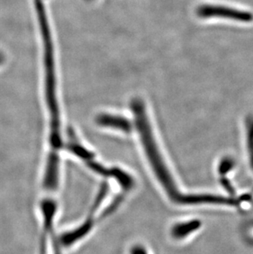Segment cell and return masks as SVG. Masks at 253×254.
Segmentation results:
<instances>
[{"mask_svg":"<svg viewBox=\"0 0 253 254\" xmlns=\"http://www.w3.org/2000/svg\"><path fill=\"white\" fill-rule=\"evenodd\" d=\"M130 254H148L145 248L142 247L141 245H136L131 248Z\"/></svg>","mask_w":253,"mask_h":254,"instance_id":"5b68a950","label":"cell"},{"mask_svg":"<svg viewBox=\"0 0 253 254\" xmlns=\"http://www.w3.org/2000/svg\"><path fill=\"white\" fill-rule=\"evenodd\" d=\"M97 125L101 127L118 129L125 133L131 132L132 125L127 119L120 115L104 113L99 115L96 120Z\"/></svg>","mask_w":253,"mask_h":254,"instance_id":"3957f363","label":"cell"},{"mask_svg":"<svg viewBox=\"0 0 253 254\" xmlns=\"http://www.w3.org/2000/svg\"><path fill=\"white\" fill-rule=\"evenodd\" d=\"M196 13L202 18L216 17L243 23H249L253 21V15L251 12L221 5H202L197 8Z\"/></svg>","mask_w":253,"mask_h":254,"instance_id":"7a4b0ae2","label":"cell"},{"mask_svg":"<svg viewBox=\"0 0 253 254\" xmlns=\"http://www.w3.org/2000/svg\"><path fill=\"white\" fill-rule=\"evenodd\" d=\"M36 8L39 21L43 36L45 46V65H46V100L50 115H60V110L56 98V83H55V59L54 48L51 40V31L48 20L46 18V10L41 0H36Z\"/></svg>","mask_w":253,"mask_h":254,"instance_id":"6da1fadb","label":"cell"},{"mask_svg":"<svg viewBox=\"0 0 253 254\" xmlns=\"http://www.w3.org/2000/svg\"><path fill=\"white\" fill-rule=\"evenodd\" d=\"M3 61H4V57L2 56V53H0V64H1Z\"/></svg>","mask_w":253,"mask_h":254,"instance_id":"8992f818","label":"cell"},{"mask_svg":"<svg viewBox=\"0 0 253 254\" xmlns=\"http://www.w3.org/2000/svg\"><path fill=\"white\" fill-rule=\"evenodd\" d=\"M200 226V221H191L187 222L178 223L173 226L170 230V234L175 240H183L187 236H189L191 233L197 230Z\"/></svg>","mask_w":253,"mask_h":254,"instance_id":"277c9868","label":"cell"}]
</instances>
